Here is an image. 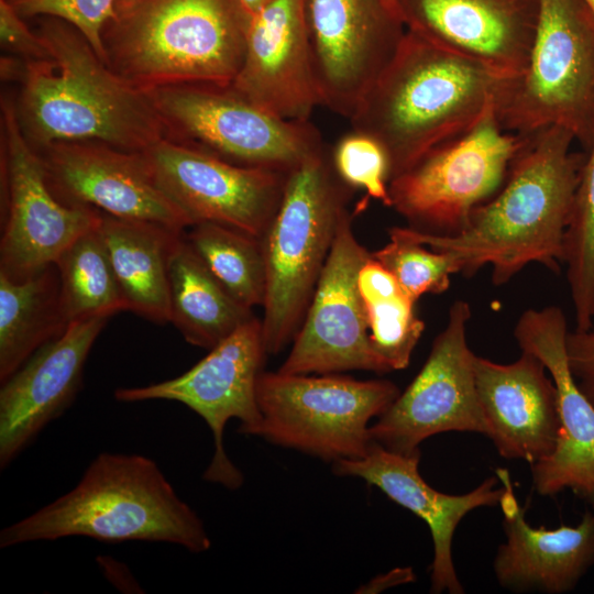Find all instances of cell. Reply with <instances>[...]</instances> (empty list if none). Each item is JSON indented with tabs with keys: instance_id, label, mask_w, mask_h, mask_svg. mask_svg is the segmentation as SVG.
Here are the masks:
<instances>
[{
	"instance_id": "1",
	"label": "cell",
	"mask_w": 594,
	"mask_h": 594,
	"mask_svg": "<svg viewBox=\"0 0 594 594\" xmlns=\"http://www.w3.org/2000/svg\"><path fill=\"white\" fill-rule=\"evenodd\" d=\"M574 135L548 127L525 136L499 190L476 207L453 235L398 227L406 237L448 254L459 273L492 266L503 285L530 263L552 271L563 264V243L585 156L571 151Z\"/></svg>"
},
{
	"instance_id": "2",
	"label": "cell",
	"mask_w": 594,
	"mask_h": 594,
	"mask_svg": "<svg viewBox=\"0 0 594 594\" xmlns=\"http://www.w3.org/2000/svg\"><path fill=\"white\" fill-rule=\"evenodd\" d=\"M38 34L50 57L23 63L16 107L33 146L100 142L144 152L169 136L148 92L114 73L75 28L51 22Z\"/></svg>"
},
{
	"instance_id": "3",
	"label": "cell",
	"mask_w": 594,
	"mask_h": 594,
	"mask_svg": "<svg viewBox=\"0 0 594 594\" xmlns=\"http://www.w3.org/2000/svg\"><path fill=\"white\" fill-rule=\"evenodd\" d=\"M505 79L408 30L351 117L352 130L381 143L391 180L495 109Z\"/></svg>"
},
{
	"instance_id": "4",
	"label": "cell",
	"mask_w": 594,
	"mask_h": 594,
	"mask_svg": "<svg viewBox=\"0 0 594 594\" xmlns=\"http://www.w3.org/2000/svg\"><path fill=\"white\" fill-rule=\"evenodd\" d=\"M67 537L103 542L152 541L207 551L202 520L157 463L141 454H98L77 485L0 531V548Z\"/></svg>"
},
{
	"instance_id": "5",
	"label": "cell",
	"mask_w": 594,
	"mask_h": 594,
	"mask_svg": "<svg viewBox=\"0 0 594 594\" xmlns=\"http://www.w3.org/2000/svg\"><path fill=\"white\" fill-rule=\"evenodd\" d=\"M249 22L240 0H141L118 9L105 28L106 63L144 90L229 86L243 63Z\"/></svg>"
},
{
	"instance_id": "6",
	"label": "cell",
	"mask_w": 594,
	"mask_h": 594,
	"mask_svg": "<svg viewBox=\"0 0 594 594\" xmlns=\"http://www.w3.org/2000/svg\"><path fill=\"white\" fill-rule=\"evenodd\" d=\"M350 189L336 173L327 147L288 173L279 207L261 239L267 354L279 353L298 332L340 221L349 211Z\"/></svg>"
},
{
	"instance_id": "7",
	"label": "cell",
	"mask_w": 594,
	"mask_h": 594,
	"mask_svg": "<svg viewBox=\"0 0 594 594\" xmlns=\"http://www.w3.org/2000/svg\"><path fill=\"white\" fill-rule=\"evenodd\" d=\"M538 2L528 62L504 80L497 120L520 136L561 127L587 150L594 135V15L583 0Z\"/></svg>"
},
{
	"instance_id": "8",
	"label": "cell",
	"mask_w": 594,
	"mask_h": 594,
	"mask_svg": "<svg viewBox=\"0 0 594 594\" xmlns=\"http://www.w3.org/2000/svg\"><path fill=\"white\" fill-rule=\"evenodd\" d=\"M399 393L386 380L263 371L256 384L261 420L252 436L332 463L359 459L372 443L370 421Z\"/></svg>"
},
{
	"instance_id": "9",
	"label": "cell",
	"mask_w": 594,
	"mask_h": 594,
	"mask_svg": "<svg viewBox=\"0 0 594 594\" xmlns=\"http://www.w3.org/2000/svg\"><path fill=\"white\" fill-rule=\"evenodd\" d=\"M169 136L231 163L289 173L326 147L309 121L278 118L230 85L183 84L146 90Z\"/></svg>"
},
{
	"instance_id": "10",
	"label": "cell",
	"mask_w": 594,
	"mask_h": 594,
	"mask_svg": "<svg viewBox=\"0 0 594 594\" xmlns=\"http://www.w3.org/2000/svg\"><path fill=\"white\" fill-rule=\"evenodd\" d=\"M524 140L505 131L491 110L471 130L391 179V208L416 231L459 233L471 212L499 190Z\"/></svg>"
},
{
	"instance_id": "11",
	"label": "cell",
	"mask_w": 594,
	"mask_h": 594,
	"mask_svg": "<svg viewBox=\"0 0 594 594\" xmlns=\"http://www.w3.org/2000/svg\"><path fill=\"white\" fill-rule=\"evenodd\" d=\"M1 133L0 274L23 280L54 264L97 224L100 211L57 197L40 153L21 128L16 106L8 99L2 100Z\"/></svg>"
},
{
	"instance_id": "12",
	"label": "cell",
	"mask_w": 594,
	"mask_h": 594,
	"mask_svg": "<svg viewBox=\"0 0 594 594\" xmlns=\"http://www.w3.org/2000/svg\"><path fill=\"white\" fill-rule=\"evenodd\" d=\"M266 354L262 320L253 317L184 374L146 386L118 388L114 397L124 403L172 400L194 410L213 436L215 452L204 479L237 490L244 477L226 453L223 431L231 418L240 420V433L252 436L256 429L261 420L256 384Z\"/></svg>"
},
{
	"instance_id": "13",
	"label": "cell",
	"mask_w": 594,
	"mask_h": 594,
	"mask_svg": "<svg viewBox=\"0 0 594 594\" xmlns=\"http://www.w3.org/2000/svg\"><path fill=\"white\" fill-rule=\"evenodd\" d=\"M470 305L454 301L419 373L370 426L371 441L410 454L427 438L449 431L488 436L477 395L474 360L466 328Z\"/></svg>"
},
{
	"instance_id": "14",
	"label": "cell",
	"mask_w": 594,
	"mask_h": 594,
	"mask_svg": "<svg viewBox=\"0 0 594 594\" xmlns=\"http://www.w3.org/2000/svg\"><path fill=\"white\" fill-rule=\"evenodd\" d=\"M155 182L193 224L215 222L262 239L288 173L226 161L170 136L143 152Z\"/></svg>"
},
{
	"instance_id": "15",
	"label": "cell",
	"mask_w": 594,
	"mask_h": 594,
	"mask_svg": "<svg viewBox=\"0 0 594 594\" xmlns=\"http://www.w3.org/2000/svg\"><path fill=\"white\" fill-rule=\"evenodd\" d=\"M370 257L371 252L354 235L348 211L340 221L305 318L278 372L386 373L370 343L358 286L360 268Z\"/></svg>"
},
{
	"instance_id": "16",
	"label": "cell",
	"mask_w": 594,
	"mask_h": 594,
	"mask_svg": "<svg viewBox=\"0 0 594 594\" xmlns=\"http://www.w3.org/2000/svg\"><path fill=\"white\" fill-rule=\"evenodd\" d=\"M322 106L351 119L405 32L396 0H306Z\"/></svg>"
},
{
	"instance_id": "17",
	"label": "cell",
	"mask_w": 594,
	"mask_h": 594,
	"mask_svg": "<svg viewBox=\"0 0 594 594\" xmlns=\"http://www.w3.org/2000/svg\"><path fill=\"white\" fill-rule=\"evenodd\" d=\"M37 152L53 191L65 202L177 232L193 226L160 188L143 152L100 142H61Z\"/></svg>"
},
{
	"instance_id": "18",
	"label": "cell",
	"mask_w": 594,
	"mask_h": 594,
	"mask_svg": "<svg viewBox=\"0 0 594 594\" xmlns=\"http://www.w3.org/2000/svg\"><path fill=\"white\" fill-rule=\"evenodd\" d=\"M568 324L557 306L524 311L514 330L524 352L537 356L557 389L560 433L553 453L532 464L540 495L572 490L594 506V405L579 386L569 364Z\"/></svg>"
},
{
	"instance_id": "19",
	"label": "cell",
	"mask_w": 594,
	"mask_h": 594,
	"mask_svg": "<svg viewBox=\"0 0 594 594\" xmlns=\"http://www.w3.org/2000/svg\"><path fill=\"white\" fill-rule=\"evenodd\" d=\"M230 86L278 118L309 121L322 100L306 0H272L250 18L243 63Z\"/></svg>"
},
{
	"instance_id": "20",
	"label": "cell",
	"mask_w": 594,
	"mask_h": 594,
	"mask_svg": "<svg viewBox=\"0 0 594 594\" xmlns=\"http://www.w3.org/2000/svg\"><path fill=\"white\" fill-rule=\"evenodd\" d=\"M396 2L410 31L504 78L518 76L528 62L538 23V0Z\"/></svg>"
},
{
	"instance_id": "21",
	"label": "cell",
	"mask_w": 594,
	"mask_h": 594,
	"mask_svg": "<svg viewBox=\"0 0 594 594\" xmlns=\"http://www.w3.org/2000/svg\"><path fill=\"white\" fill-rule=\"evenodd\" d=\"M108 318L73 321L0 388V466L6 468L75 400L87 356Z\"/></svg>"
},
{
	"instance_id": "22",
	"label": "cell",
	"mask_w": 594,
	"mask_h": 594,
	"mask_svg": "<svg viewBox=\"0 0 594 594\" xmlns=\"http://www.w3.org/2000/svg\"><path fill=\"white\" fill-rule=\"evenodd\" d=\"M419 461L420 450L403 454L372 442L363 457L333 462L332 471L336 475L359 477L378 487L393 502L422 519L433 541L431 592L462 594L464 590L457 575L451 551L454 531L471 510L499 504L505 488H495L497 479L491 476L466 494H444L422 479L418 470Z\"/></svg>"
},
{
	"instance_id": "23",
	"label": "cell",
	"mask_w": 594,
	"mask_h": 594,
	"mask_svg": "<svg viewBox=\"0 0 594 594\" xmlns=\"http://www.w3.org/2000/svg\"><path fill=\"white\" fill-rule=\"evenodd\" d=\"M475 382L488 438L505 459L549 458L560 433L557 389L542 362L521 351L501 364L475 355Z\"/></svg>"
},
{
	"instance_id": "24",
	"label": "cell",
	"mask_w": 594,
	"mask_h": 594,
	"mask_svg": "<svg viewBox=\"0 0 594 594\" xmlns=\"http://www.w3.org/2000/svg\"><path fill=\"white\" fill-rule=\"evenodd\" d=\"M499 504L505 514L506 541L494 560L498 583L512 591L559 594L572 591L594 564V514L586 512L576 526L531 527L513 495L506 472Z\"/></svg>"
},
{
	"instance_id": "25",
	"label": "cell",
	"mask_w": 594,
	"mask_h": 594,
	"mask_svg": "<svg viewBox=\"0 0 594 594\" xmlns=\"http://www.w3.org/2000/svg\"><path fill=\"white\" fill-rule=\"evenodd\" d=\"M97 228L127 310L155 323L169 322L168 258L185 232L102 212Z\"/></svg>"
},
{
	"instance_id": "26",
	"label": "cell",
	"mask_w": 594,
	"mask_h": 594,
	"mask_svg": "<svg viewBox=\"0 0 594 594\" xmlns=\"http://www.w3.org/2000/svg\"><path fill=\"white\" fill-rule=\"evenodd\" d=\"M168 294L169 322L188 343L208 350L254 317L228 294L184 234L168 258Z\"/></svg>"
},
{
	"instance_id": "27",
	"label": "cell",
	"mask_w": 594,
	"mask_h": 594,
	"mask_svg": "<svg viewBox=\"0 0 594 594\" xmlns=\"http://www.w3.org/2000/svg\"><path fill=\"white\" fill-rule=\"evenodd\" d=\"M68 324L55 264L23 280L0 274V383Z\"/></svg>"
},
{
	"instance_id": "28",
	"label": "cell",
	"mask_w": 594,
	"mask_h": 594,
	"mask_svg": "<svg viewBox=\"0 0 594 594\" xmlns=\"http://www.w3.org/2000/svg\"><path fill=\"white\" fill-rule=\"evenodd\" d=\"M358 286L374 354L386 373L406 369L425 330L416 301L372 255L360 268Z\"/></svg>"
},
{
	"instance_id": "29",
	"label": "cell",
	"mask_w": 594,
	"mask_h": 594,
	"mask_svg": "<svg viewBox=\"0 0 594 594\" xmlns=\"http://www.w3.org/2000/svg\"><path fill=\"white\" fill-rule=\"evenodd\" d=\"M188 229L186 241L228 294L248 309L263 307L266 265L261 239L215 222Z\"/></svg>"
},
{
	"instance_id": "30",
	"label": "cell",
	"mask_w": 594,
	"mask_h": 594,
	"mask_svg": "<svg viewBox=\"0 0 594 594\" xmlns=\"http://www.w3.org/2000/svg\"><path fill=\"white\" fill-rule=\"evenodd\" d=\"M97 224L74 240L54 263L69 323L97 317L109 318L127 310Z\"/></svg>"
},
{
	"instance_id": "31",
	"label": "cell",
	"mask_w": 594,
	"mask_h": 594,
	"mask_svg": "<svg viewBox=\"0 0 594 594\" xmlns=\"http://www.w3.org/2000/svg\"><path fill=\"white\" fill-rule=\"evenodd\" d=\"M575 330L594 324V135L582 166L563 243Z\"/></svg>"
},
{
	"instance_id": "32",
	"label": "cell",
	"mask_w": 594,
	"mask_h": 594,
	"mask_svg": "<svg viewBox=\"0 0 594 594\" xmlns=\"http://www.w3.org/2000/svg\"><path fill=\"white\" fill-rule=\"evenodd\" d=\"M389 242L371 252L398 282L406 294L417 301L426 294L449 289L451 275L459 273L454 261L446 253L428 250L403 234L398 227L388 229Z\"/></svg>"
},
{
	"instance_id": "33",
	"label": "cell",
	"mask_w": 594,
	"mask_h": 594,
	"mask_svg": "<svg viewBox=\"0 0 594 594\" xmlns=\"http://www.w3.org/2000/svg\"><path fill=\"white\" fill-rule=\"evenodd\" d=\"M331 160L344 184L351 188H361L367 197L391 207L388 157L377 140L352 130L338 141L331 152Z\"/></svg>"
},
{
	"instance_id": "34",
	"label": "cell",
	"mask_w": 594,
	"mask_h": 594,
	"mask_svg": "<svg viewBox=\"0 0 594 594\" xmlns=\"http://www.w3.org/2000/svg\"><path fill=\"white\" fill-rule=\"evenodd\" d=\"M22 16L50 15L75 28L106 63L102 33L116 15V0H8ZM107 64V63H106Z\"/></svg>"
},
{
	"instance_id": "35",
	"label": "cell",
	"mask_w": 594,
	"mask_h": 594,
	"mask_svg": "<svg viewBox=\"0 0 594 594\" xmlns=\"http://www.w3.org/2000/svg\"><path fill=\"white\" fill-rule=\"evenodd\" d=\"M0 42L3 50L28 61L50 57L40 34L26 26L8 0H0Z\"/></svg>"
},
{
	"instance_id": "36",
	"label": "cell",
	"mask_w": 594,
	"mask_h": 594,
	"mask_svg": "<svg viewBox=\"0 0 594 594\" xmlns=\"http://www.w3.org/2000/svg\"><path fill=\"white\" fill-rule=\"evenodd\" d=\"M566 346L571 371L582 392L594 405V331L569 332Z\"/></svg>"
},
{
	"instance_id": "37",
	"label": "cell",
	"mask_w": 594,
	"mask_h": 594,
	"mask_svg": "<svg viewBox=\"0 0 594 594\" xmlns=\"http://www.w3.org/2000/svg\"><path fill=\"white\" fill-rule=\"evenodd\" d=\"M415 574L411 568H397L386 574H381L371 580L367 584L359 588V593H377L382 590L396 586L398 584L415 581Z\"/></svg>"
},
{
	"instance_id": "38",
	"label": "cell",
	"mask_w": 594,
	"mask_h": 594,
	"mask_svg": "<svg viewBox=\"0 0 594 594\" xmlns=\"http://www.w3.org/2000/svg\"><path fill=\"white\" fill-rule=\"evenodd\" d=\"M272 0H240V3L249 18L261 11Z\"/></svg>"
},
{
	"instance_id": "39",
	"label": "cell",
	"mask_w": 594,
	"mask_h": 594,
	"mask_svg": "<svg viewBox=\"0 0 594 594\" xmlns=\"http://www.w3.org/2000/svg\"><path fill=\"white\" fill-rule=\"evenodd\" d=\"M141 0H116V11L118 9H122V8H125V7H129L135 2H139Z\"/></svg>"
},
{
	"instance_id": "40",
	"label": "cell",
	"mask_w": 594,
	"mask_h": 594,
	"mask_svg": "<svg viewBox=\"0 0 594 594\" xmlns=\"http://www.w3.org/2000/svg\"><path fill=\"white\" fill-rule=\"evenodd\" d=\"M586 6L588 7L590 11L592 12V14L594 15V0H583Z\"/></svg>"
},
{
	"instance_id": "41",
	"label": "cell",
	"mask_w": 594,
	"mask_h": 594,
	"mask_svg": "<svg viewBox=\"0 0 594 594\" xmlns=\"http://www.w3.org/2000/svg\"><path fill=\"white\" fill-rule=\"evenodd\" d=\"M592 330L594 331V324H593V328H592Z\"/></svg>"
},
{
	"instance_id": "42",
	"label": "cell",
	"mask_w": 594,
	"mask_h": 594,
	"mask_svg": "<svg viewBox=\"0 0 594 594\" xmlns=\"http://www.w3.org/2000/svg\"><path fill=\"white\" fill-rule=\"evenodd\" d=\"M594 507V506H593Z\"/></svg>"
}]
</instances>
